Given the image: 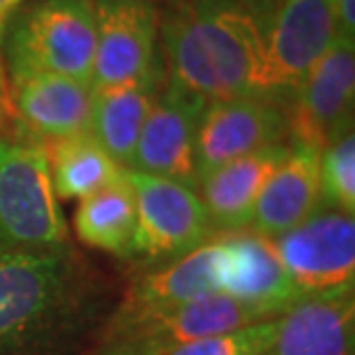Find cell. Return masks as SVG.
<instances>
[{
    "label": "cell",
    "mask_w": 355,
    "mask_h": 355,
    "mask_svg": "<svg viewBox=\"0 0 355 355\" xmlns=\"http://www.w3.org/2000/svg\"><path fill=\"white\" fill-rule=\"evenodd\" d=\"M277 0H189L162 26L168 83L219 102L266 97L268 26Z\"/></svg>",
    "instance_id": "obj_1"
},
{
    "label": "cell",
    "mask_w": 355,
    "mask_h": 355,
    "mask_svg": "<svg viewBox=\"0 0 355 355\" xmlns=\"http://www.w3.org/2000/svg\"><path fill=\"white\" fill-rule=\"evenodd\" d=\"M95 58L92 0H28L3 35L5 76L46 72L90 83Z\"/></svg>",
    "instance_id": "obj_2"
},
{
    "label": "cell",
    "mask_w": 355,
    "mask_h": 355,
    "mask_svg": "<svg viewBox=\"0 0 355 355\" xmlns=\"http://www.w3.org/2000/svg\"><path fill=\"white\" fill-rule=\"evenodd\" d=\"M0 250H67V219L46 153L28 134L0 137Z\"/></svg>",
    "instance_id": "obj_3"
},
{
    "label": "cell",
    "mask_w": 355,
    "mask_h": 355,
    "mask_svg": "<svg viewBox=\"0 0 355 355\" xmlns=\"http://www.w3.org/2000/svg\"><path fill=\"white\" fill-rule=\"evenodd\" d=\"M266 318L275 316L247 307L224 293H210L164 309L130 314L116 311L106 325L97 355H168L194 339L219 335Z\"/></svg>",
    "instance_id": "obj_4"
},
{
    "label": "cell",
    "mask_w": 355,
    "mask_h": 355,
    "mask_svg": "<svg viewBox=\"0 0 355 355\" xmlns=\"http://www.w3.org/2000/svg\"><path fill=\"white\" fill-rule=\"evenodd\" d=\"M69 252L0 250V351L40 335L65 302Z\"/></svg>",
    "instance_id": "obj_5"
},
{
    "label": "cell",
    "mask_w": 355,
    "mask_h": 355,
    "mask_svg": "<svg viewBox=\"0 0 355 355\" xmlns=\"http://www.w3.org/2000/svg\"><path fill=\"white\" fill-rule=\"evenodd\" d=\"M291 284L302 297L353 293L355 219L339 210H316L302 224L272 238Z\"/></svg>",
    "instance_id": "obj_6"
},
{
    "label": "cell",
    "mask_w": 355,
    "mask_h": 355,
    "mask_svg": "<svg viewBox=\"0 0 355 355\" xmlns=\"http://www.w3.org/2000/svg\"><path fill=\"white\" fill-rule=\"evenodd\" d=\"M127 175L137 201V231L130 257L166 263L215 236L208 212L191 184L132 168H127Z\"/></svg>",
    "instance_id": "obj_7"
},
{
    "label": "cell",
    "mask_w": 355,
    "mask_h": 355,
    "mask_svg": "<svg viewBox=\"0 0 355 355\" xmlns=\"http://www.w3.org/2000/svg\"><path fill=\"white\" fill-rule=\"evenodd\" d=\"M286 132L291 144L321 153L332 139L353 127L355 44L335 40L291 95Z\"/></svg>",
    "instance_id": "obj_8"
},
{
    "label": "cell",
    "mask_w": 355,
    "mask_h": 355,
    "mask_svg": "<svg viewBox=\"0 0 355 355\" xmlns=\"http://www.w3.org/2000/svg\"><path fill=\"white\" fill-rule=\"evenodd\" d=\"M337 40L335 0H277L268 26L263 95L291 97Z\"/></svg>",
    "instance_id": "obj_9"
},
{
    "label": "cell",
    "mask_w": 355,
    "mask_h": 355,
    "mask_svg": "<svg viewBox=\"0 0 355 355\" xmlns=\"http://www.w3.org/2000/svg\"><path fill=\"white\" fill-rule=\"evenodd\" d=\"M95 58L90 86L102 90L157 74L159 17L153 0H92Z\"/></svg>",
    "instance_id": "obj_10"
},
{
    "label": "cell",
    "mask_w": 355,
    "mask_h": 355,
    "mask_svg": "<svg viewBox=\"0 0 355 355\" xmlns=\"http://www.w3.org/2000/svg\"><path fill=\"white\" fill-rule=\"evenodd\" d=\"M286 137V113L275 99L233 97L208 102L196 127V182L212 168L284 144Z\"/></svg>",
    "instance_id": "obj_11"
},
{
    "label": "cell",
    "mask_w": 355,
    "mask_h": 355,
    "mask_svg": "<svg viewBox=\"0 0 355 355\" xmlns=\"http://www.w3.org/2000/svg\"><path fill=\"white\" fill-rule=\"evenodd\" d=\"M205 102L171 83L157 92L139 134L130 168L196 184V127Z\"/></svg>",
    "instance_id": "obj_12"
},
{
    "label": "cell",
    "mask_w": 355,
    "mask_h": 355,
    "mask_svg": "<svg viewBox=\"0 0 355 355\" xmlns=\"http://www.w3.org/2000/svg\"><path fill=\"white\" fill-rule=\"evenodd\" d=\"M12 113L24 134L37 141H53L90 132L92 92L90 83L67 76L28 72L7 79Z\"/></svg>",
    "instance_id": "obj_13"
},
{
    "label": "cell",
    "mask_w": 355,
    "mask_h": 355,
    "mask_svg": "<svg viewBox=\"0 0 355 355\" xmlns=\"http://www.w3.org/2000/svg\"><path fill=\"white\" fill-rule=\"evenodd\" d=\"M222 240L226 247L224 295L270 316H279L302 300L282 266L272 238L252 229H238L222 231Z\"/></svg>",
    "instance_id": "obj_14"
},
{
    "label": "cell",
    "mask_w": 355,
    "mask_h": 355,
    "mask_svg": "<svg viewBox=\"0 0 355 355\" xmlns=\"http://www.w3.org/2000/svg\"><path fill=\"white\" fill-rule=\"evenodd\" d=\"M224 263L226 247L222 233H215L196 250L141 272L127 288L118 311L130 314V311L164 309L210 293H222Z\"/></svg>",
    "instance_id": "obj_15"
},
{
    "label": "cell",
    "mask_w": 355,
    "mask_h": 355,
    "mask_svg": "<svg viewBox=\"0 0 355 355\" xmlns=\"http://www.w3.org/2000/svg\"><path fill=\"white\" fill-rule=\"evenodd\" d=\"M353 293L302 297L277 318L275 337L259 355H353Z\"/></svg>",
    "instance_id": "obj_16"
},
{
    "label": "cell",
    "mask_w": 355,
    "mask_h": 355,
    "mask_svg": "<svg viewBox=\"0 0 355 355\" xmlns=\"http://www.w3.org/2000/svg\"><path fill=\"white\" fill-rule=\"evenodd\" d=\"M288 148L291 141L275 144L259 153L226 162L198 178V198L208 212L215 233L250 226L261 189L277 164L286 157Z\"/></svg>",
    "instance_id": "obj_17"
},
{
    "label": "cell",
    "mask_w": 355,
    "mask_h": 355,
    "mask_svg": "<svg viewBox=\"0 0 355 355\" xmlns=\"http://www.w3.org/2000/svg\"><path fill=\"white\" fill-rule=\"evenodd\" d=\"M316 210H321L318 150L291 144L286 157L277 164L261 189L247 229L277 238L302 224Z\"/></svg>",
    "instance_id": "obj_18"
},
{
    "label": "cell",
    "mask_w": 355,
    "mask_h": 355,
    "mask_svg": "<svg viewBox=\"0 0 355 355\" xmlns=\"http://www.w3.org/2000/svg\"><path fill=\"white\" fill-rule=\"evenodd\" d=\"M92 92L90 134L120 166L130 168L139 134L159 92V72Z\"/></svg>",
    "instance_id": "obj_19"
},
{
    "label": "cell",
    "mask_w": 355,
    "mask_h": 355,
    "mask_svg": "<svg viewBox=\"0 0 355 355\" xmlns=\"http://www.w3.org/2000/svg\"><path fill=\"white\" fill-rule=\"evenodd\" d=\"M72 226L76 238L92 250L130 257L137 231V201L130 175L79 198Z\"/></svg>",
    "instance_id": "obj_20"
},
{
    "label": "cell",
    "mask_w": 355,
    "mask_h": 355,
    "mask_svg": "<svg viewBox=\"0 0 355 355\" xmlns=\"http://www.w3.org/2000/svg\"><path fill=\"white\" fill-rule=\"evenodd\" d=\"M40 144L46 153L58 201L83 198L127 173V168L120 166L90 132Z\"/></svg>",
    "instance_id": "obj_21"
},
{
    "label": "cell",
    "mask_w": 355,
    "mask_h": 355,
    "mask_svg": "<svg viewBox=\"0 0 355 355\" xmlns=\"http://www.w3.org/2000/svg\"><path fill=\"white\" fill-rule=\"evenodd\" d=\"M321 208L355 215V132L344 130L318 153Z\"/></svg>",
    "instance_id": "obj_22"
},
{
    "label": "cell",
    "mask_w": 355,
    "mask_h": 355,
    "mask_svg": "<svg viewBox=\"0 0 355 355\" xmlns=\"http://www.w3.org/2000/svg\"><path fill=\"white\" fill-rule=\"evenodd\" d=\"M277 318H266L236 330H226L219 335H208L194 342L178 346L168 355H259L272 342L277 330Z\"/></svg>",
    "instance_id": "obj_23"
},
{
    "label": "cell",
    "mask_w": 355,
    "mask_h": 355,
    "mask_svg": "<svg viewBox=\"0 0 355 355\" xmlns=\"http://www.w3.org/2000/svg\"><path fill=\"white\" fill-rule=\"evenodd\" d=\"M337 40L355 44V0H335Z\"/></svg>",
    "instance_id": "obj_24"
},
{
    "label": "cell",
    "mask_w": 355,
    "mask_h": 355,
    "mask_svg": "<svg viewBox=\"0 0 355 355\" xmlns=\"http://www.w3.org/2000/svg\"><path fill=\"white\" fill-rule=\"evenodd\" d=\"M28 0H0V83L7 86V76H5V65H3V35L7 21L12 19V14L19 10L21 5H26Z\"/></svg>",
    "instance_id": "obj_25"
},
{
    "label": "cell",
    "mask_w": 355,
    "mask_h": 355,
    "mask_svg": "<svg viewBox=\"0 0 355 355\" xmlns=\"http://www.w3.org/2000/svg\"><path fill=\"white\" fill-rule=\"evenodd\" d=\"M5 116H14V113H12L10 92H7V86H3V83H0V123L5 120Z\"/></svg>",
    "instance_id": "obj_26"
}]
</instances>
